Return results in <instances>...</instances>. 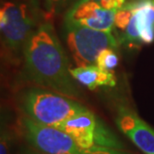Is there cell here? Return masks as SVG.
<instances>
[{
    "mask_svg": "<svg viewBox=\"0 0 154 154\" xmlns=\"http://www.w3.org/2000/svg\"><path fill=\"white\" fill-rule=\"evenodd\" d=\"M132 14H133V8H132L131 4L123 6L122 8L116 10L114 16V26L119 29L125 30L130 22Z\"/></svg>",
    "mask_w": 154,
    "mask_h": 154,
    "instance_id": "obj_12",
    "label": "cell"
},
{
    "mask_svg": "<svg viewBox=\"0 0 154 154\" xmlns=\"http://www.w3.org/2000/svg\"><path fill=\"white\" fill-rule=\"evenodd\" d=\"M97 3L107 10H118L124 6L125 0H100Z\"/></svg>",
    "mask_w": 154,
    "mask_h": 154,
    "instance_id": "obj_15",
    "label": "cell"
},
{
    "mask_svg": "<svg viewBox=\"0 0 154 154\" xmlns=\"http://www.w3.org/2000/svg\"><path fill=\"white\" fill-rule=\"evenodd\" d=\"M38 0H6L0 9L2 50L11 62L22 61L29 37L39 25Z\"/></svg>",
    "mask_w": 154,
    "mask_h": 154,
    "instance_id": "obj_2",
    "label": "cell"
},
{
    "mask_svg": "<svg viewBox=\"0 0 154 154\" xmlns=\"http://www.w3.org/2000/svg\"><path fill=\"white\" fill-rule=\"evenodd\" d=\"M116 125L144 154H154V129L132 110L121 107L116 116Z\"/></svg>",
    "mask_w": 154,
    "mask_h": 154,
    "instance_id": "obj_7",
    "label": "cell"
},
{
    "mask_svg": "<svg viewBox=\"0 0 154 154\" xmlns=\"http://www.w3.org/2000/svg\"><path fill=\"white\" fill-rule=\"evenodd\" d=\"M0 154H9L12 142V133L9 130L6 122H1V135H0Z\"/></svg>",
    "mask_w": 154,
    "mask_h": 154,
    "instance_id": "obj_13",
    "label": "cell"
},
{
    "mask_svg": "<svg viewBox=\"0 0 154 154\" xmlns=\"http://www.w3.org/2000/svg\"><path fill=\"white\" fill-rule=\"evenodd\" d=\"M40 1L42 3V7L46 14L52 17L66 5L68 0H40Z\"/></svg>",
    "mask_w": 154,
    "mask_h": 154,
    "instance_id": "obj_14",
    "label": "cell"
},
{
    "mask_svg": "<svg viewBox=\"0 0 154 154\" xmlns=\"http://www.w3.org/2000/svg\"><path fill=\"white\" fill-rule=\"evenodd\" d=\"M18 105L24 116L49 127H57L89 110L74 98L38 86L24 89L18 96Z\"/></svg>",
    "mask_w": 154,
    "mask_h": 154,
    "instance_id": "obj_3",
    "label": "cell"
},
{
    "mask_svg": "<svg viewBox=\"0 0 154 154\" xmlns=\"http://www.w3.org/2000/svg\"><path fill=\"white\" fill-rule=\"evenodd\" d=\"M65 132L86 147H102L124 150V145L111 129L88 110L55 127Z\"/></svg>",
    "mask_w": 154,
    "mask_h": 154,
    "instance_id": "obj_6",
    "label": "cell"
},
{
    "mask_svg": "<svg viewBox=\"0 0 154 154\" xmlns=\"http://www.w3.org/2000/svg\"><path fill=\"white\" fill-rule=\"evenodd\" d=\"M116 10H107L95 1H78L70 9L66 21L91 29L112 32Z\"/></svg>",
    "mask_w": 154,
    "mask_h": 154,
    "instance_id": "obj_8",
    "label": "cell"
},
{
    "mask_svg": "<svg viewBox=\"0 0 154 154\" xmlns=\"http://www.w3.org/2000/svg\"><path fill=\"white\" fill-rule=\"evenodd\" d=\"M79 1H89V0H79ZM91 1H95V2H99L100 0H91Z\"/></svg>",
    "mask_w": 154,
    "mask_h": 154,
    "instance_id": "obj_17",
    "label": "cell"
},
{
    "mask_svg": "<svg viewBox=\"0 0 154 154\" xmlns=\"http://www.w3.org/2000/svg\"><path fill=\"white\" fill-rule=\"evenodd\" d=\"M20 129L30 145L46 154H130L121 149L83 146L65 132L41 125L26 116L20 120Z\"/></svg>",
    "mask_w": 154,
    "mask_h": 154,
    "instance_id": "obj_4",
    "label": "cell"
},
{
    "mask_svg": "<svg viewBox=\"0 0 154 154\" xmlns=\"http://www.w3.org/2000/svg\"><path fill=\"white\" fill-rule=\"evenodd\" d=\"M119 62L118 55L116 54L115 49L107 48L101 51V53L98 55L95 65L100 67L101 69L107 70V71H112L113 69L117 67Z\"/></svg>",
    "mask_w": 154,
    "mask_h": 154,
    "instance_id": "obj_11",
    "label": "cell"
},
{
    "mask_svg": "<svg viewBox=\"0 0 154 154\" xmlns=\"http://www.w3.org/2000/svg\"><path fill=\"white\" fill-rule=\"evenodd\" d=\"M21 76L29 84L70 98L80 97L68 58L51 22H42L29 37L23 50Z\"/></svg>",
    "mask_w": 154,
    "mask_h": 154,
    "instance_id": "obj_1",
    "label": "cell"
},
{
    "mask_svg": "<svg viewBox=\"0 0 154 154\" xmlns=\"http://www.w3.org/2000/svg\"><path fill=\"white\" fill-rule=\"evenodd\" d=\"M132 5V4H131ZM133 17L139 32L140 41H154V0H140L132 5Z\"/></svg>",
    "mask_w": 154,
    "mask_h": 154,
    "instance_id": "obj_10",
    "label": "cell"
},
{
    "mask_svg": "<svg viewBox=\"0 0 154 154\" xmlns=\"http://www.w3.org/2000/svg\"><path fill=\"white\" fill-rule=\"evenodd\" d=\"M70 73L76 82L89 90H95L100 86L113 87L116 85V77L113 72L101 69L97 65L77 66L71 68Z\"/></svg>",
    "mask_w": 154,
    "mask_h": 154,
    "instance_id": "obj_9",
    "label": "cell"
},
{
    "mask_svg": "<svg viewBox=\"0 0 154 154\" xmlns=\"http://www.w3.org/2000/svg\"><path fill=\"white\" fill-rule=\"evenodd\" d=\"M20 154H46V153H43L41 151H34V150H31V149H24L23 151H21Z\"/></svg>",
    "mask_w": 154,
    "mask_h": 154,
    "instance_id": "obj_16",
    "label": "cell"
},
{
    "mask_svg": "<svg viewBox=\"0 0 154 154\" xmlns=\"http://www.w3.org/2000/svg\"><path fill=\"white\" fill-rule=\"evenodd\" d=\"M65 41L77 66L95 65L98 55L107 48H117L111 32L91 29L80 24L65 22Z\"/></svg>",
    "mask_w": 154,
    "mask_h": 154,
    "instance_id": "obj_5",
    "label": "cell"
}]
</instances>
